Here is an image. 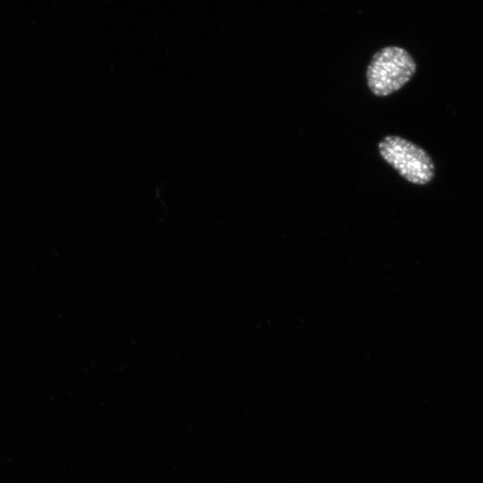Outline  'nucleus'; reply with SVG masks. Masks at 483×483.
<instances>
[{"label": "nucleus", "instance_id": "nucleus-1", "mask_svg": "<svg viewBox=\"0 0 483 483\" xmlns=\"http://www.w3.org/2000/svg\"><path fill=\"white\" fill-rule=\"evenodd\" d=\"M416 71V62L406 49L387 46L373 54L366 70V83L374 96L387 97L407 84Z\"/></svg>", "mask_w": 483, "mask_h": 483}, {"label": "nucleus", "instance_id": "nucleus-2", "mask_svg": "<svg viewBox=\"0 0 483 483\" xmlns=\"http://www.w3.org/2000/svg\"><path fill=\"white\" fill-rule=\"evenodd\" d=\"M381 157L411 183L426 185L435 177L436 166L421 147L397 135H387L377 143Z\"/></svg>", "mask_w": 483, "mask_h": 483}]
</instances>
